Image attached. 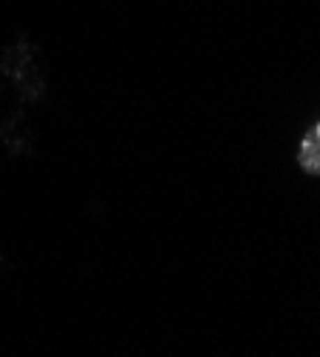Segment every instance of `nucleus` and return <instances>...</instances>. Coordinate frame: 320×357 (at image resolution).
<instances>
[{"label":"nucleus","mask_w":320,"mask_h":357,"mask_svg":"<svg viewBox=\"0 0 320 357\" xmlns=\"http://www.w3.org/2000/svg\"><path fill=\"white\" fill-rule=\"evenodd\" d=\"M300 166L312 174H320V132L314 129L312 135L303 137V146H300Z\"/></svg>","instance_id":"f257e3e1"},{"label":"nucleus","mask_w":320,"mask_h":357,"mask_svg":"<svg viewBox=\"0 0 320 357\" xmlns=\"http://www.w3.org/2000/svg\"><path fill=\"white\" fill-rule=\"evenodd\" d=\"M317 132H320V126H317Z\"/></svg>","instance_id":"f03ea898"}]
</instances>
